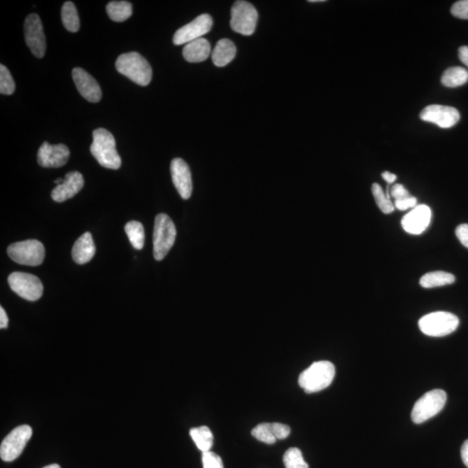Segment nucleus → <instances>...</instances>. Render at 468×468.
Returning a JSON list of instances; mask_svg holds the SVG:
<instances>
[{
	"label": "nucleus",
	"mask_w": 468,
	"mask_h": 468,
	"mask_svg": "<svg viewBox=\"0 0 468 468\" xmlns=\"http://www.w3.org/2000/svg\"><path fill=\"white\" fill-rule=\"evenodd\" d=\"M90 152L98 163L108 169H118L122 159L115 148V140L110 132L100 128L94 130Z\"/></svg>",
	"instance_id": "nucleus-1"
},
{
	"label": "nucleus",
	"mask_w": 468,
	"mask_h": 468,
	"mask_svg": "<svg viewBox=\"0 0 468 468\" xmlns=\"http://www.w3.org/2000/svg\"><path fill=\"white\" fill-rule=\"evenodd\" d=\"M335 374V366L331 362H315L300 374L299 386L306 393H315L331 385Z\"/></svg>",
	"instance_id": "nucleus-2"
},
{
	"label": "nucleus",
	"mask_w": 468,
	"mask_h": 468,
	"mask_svg": "<svg viewBox=\"0 0 468 468\" xmlns=\"http://www.w3.org/2000/svg\"><path fill=\"white\" fill-rule=\"evenodd\" d=\"M119 73L138 85L147 86L152 80V69L148 62L138 52L122 54L115 63Z\"/></svg>",
	"instance_id": "nucleus-3"
},
{
	"label": "nucleus",
	"mask_w": 468,
	"mask_h": 468,
	"mask_svg": "<svg viewBox=\"0 0 468 468\" xmlns=\"http://www.w3.org/2000/svg\"><path fill=\"white\" fill-rule=\"evenodd\" d=\"M459 324V318L455 314L447 311H437L423 315L418 325L420 332L425 335L441 337L455 332Z\"/></svg>",
	"instance_id": "nucleus-4"
},
{
	"label": "nucleus",
	"mask_w": 468,
	"mask_h": 468,
	"mask_svg": "<svg viewBox=\"0 0 468 468\" xmlns=\"http://www.w3.org/2000/svg\"><path fill=\"white\" fill-rule=\"evenodd\" d=\"M176 228L173 220L165 215L159 213L155 218L154 228V257L161 261L166 256L175 244Z\"/></svg>",
	"instance_id": "nucleus-5"
},
{
	"label": "nucleus",
	"mask_w": 468,
	"mask_h": 468,
	"mask_svg": "<svg viewBox=\"0 0 468 468\" xmlns=\"http://www.w3.org/2000/svg\"><path fill=\"white\" fill-rule=\"evenodd\" d=\"M447 394L442 390H434L423 395L413 405L411 419L413 423L427 422L444 409L447 402Z\"/></svg>",
	"instance_id": "nucleus-6"
},
{
	"label": "nucleus",
	"mask_w": 468,
	"mask_h": 468,
	"mask_svg": "<svg viewBox=\"0 0 468 468\" xmlns=\"http://www.w3.org/2000/svg\"><path fill=\"white\" fill-rule=\"evenodd\" d=\"M9 257L24 266L38 267L45 257V246L36 239L14 243L7 249Z\"/></svg>",
	"instance_id": "nucleus-7"
},
{
	"label": "nucleus",
	"mask_w": 468,
	"mask_h": 468,
	"mask_svg": "<svg viewBox=\"0 0 468 468\" xmlns=\"http://www.w3.org/2000/svg\"><path fill=\"white\" fill-rule=\"evenodd\" d=\"M257 19L259 14L251 3L239 0L232 7L230 25L237 34L253 35L255 31Z\"/></svg>",
	"instance_id": "nucleus-8"
},
{
	"label": "nucleus",
	"mask_w": 468,
	"mask_h": 468,
	"mask_svg": "<svg viewBox=\"0 0 468 468\" xmlns=\"http://www.w3.org/2000/svg\"><path fill=\"white\" fill-rule=\"evenodd\" d=\"M31 435L32 429L29 425L17 427L10 432L0 446V456L3 462H10L19 458Z\"/></svg>",
	"instance_id": "nucleus-9"
},
{
	"label": "nucleus",
	"mask_w": 468,
	"mask_h": 468,
	"mask_svg": "<svg viewBox=\"0 0 468 468\" xmlns=\"http://www.w3.org/2000/svg\"><path fill=\"white\" fill-rule=\"evenodd\" d=\"M10 289L25 300L37 301L43 295L42 282L35 275L25 273H13L9 276Z\"/></svg>",
	"instance_id": "nucleus-10"
},
{
	"label": "nucleus",
	"mask_w": 468,
	"mask_h": 468,
	"mask_svg": "<svg viewBox=\"0 0 468 468\" xmlns=\"http://www.w3.org/2000/svg\"><path fill=\"white\" fill-rule=\"evenodd\" d=\"M24 38L31 52L43 59L46 52V40L41 20L37 14H30L24 22Z\"/></svg>",
	"instance_id": "nucleus-11"
},
{
	"label": "nucleus",
	"mask_w": 468,
	"mask_h": 468,
	"mask_svg": "<svg viewBox=\"0 0 468 468\" xmlns=\"http://www.w3.org/2000/svg\"><path fill=\"white\" fill-rule=\"evenodd\" d=\"M213 27V19L209 14H202L190 22V24L177 30L173 35V43L176 45H187V43L208 34Z\"/></svg>",
	"instance_id": "nucleus-12"
},
{
	"label": "nucleus",
	"mask_w": 468,
	"mask_h": 468,
	"mask_svg": "<svg viewBox=\"0 0 468 468\" xmlns=\"http://www.w3.org/2000/svg\"><path fill=\"white\" fill-rule=\"evenodd\" d=\"M420 118L424 122L434 123L441 129H449L460 121V115L455 108L444 105H430L420 112Z\"/></svg>",
	"instance_id": "nucleus-13"
},
{
	"label": "nucleus",
	"mask_w": 468,
	"mask_h": 468,
	"mask_svg": "<svg viewBox=\"0 0 468 468\" xmlns=\"http://www.w3.org/2000/svg\"><path fill=\"white\" fill-rule=\"evenodd\" d=\"M70 155L66 145H50L45 141L39 148L38 162L43 168H60L66 164Z\"/></svg>",
	"instance_id": "nucleus-14"
},
{
	"label": "nucleus",
	"mask_w": 468,
	"mask_h": 468,
	"mask_svg": "<svg viewBox=\"0 0 468 468\" xmlns=\"http://www.w3.org/2000/svg\"><path fill=\"white\" fill-rule=\"evenodd\" d=\"M170 169H171L173 183L178 193L184 199H190L193 192V181L190 166L184 159L176 158L173 159Z\"/></svg>",
	"instance_id": "nucleus-15"
},
{
	"label": "nucleus",
	"mask_w": 468,
	"mask_h": 468,
	"mask_svg": "<svg viewBox=\"0 0 468 468\" xmlns=\"http://www.w3.org/2000/svg\"><path fill=\"white\" fill-rule=\"evenodd\" d=\"M432 212L427 205L416 206L402 220V226L408 234L418 235L423 234L430 226Z\"/></svg>",
	"instance_id": "nucleus-16"
},
{
	"label": "nucleus",
	"mask_w": 468,
	"mask_h": 468,
	"mask_svg": "<svg viewBox=\"0 0 468 468\" xmlns=\"http://www.w3.org/2000/svg\"><path fill=\"white\" fill-rule=\"evenodd\" d=\"M76 86L83 98L90 103H98L101 99V90L97 80L81 68L72 71Z\"/></svg>",
	"instance_id": "nucleus-17"
},
{
	"label": "nucleus",
	"mask_w": 468,
	"mask_h": 468,
	"mask_svg": "<svg viewBox=\"0 0 468 468\" xmlns=\"http://www.w3.org/2000/svg\"><path fill=\"white\" fill-rule=\"evenodd\" d=\"M85 185V180L81 173L72 171L68 173L64 178V181L54 188L52 192L53 201L57 202H64L67 199L74 197V196L82 190Z\"/></svg>",
	"instance_id": "nucleus-18"
},
{
	"label": "nucleus",
	"mask_w": 468,
	"mask_h": 468,
	"mask_svg": "<svg viewBox=\"0 0 468 468\" xmlns=\"http://www.w3.org/2000/svg\"><path fill=\"white\" fill-rule=\"evenodd\" d=\"M96 253L92 235L90 233L83 234L72 248V259L76 263L83 264L90 262Z\"/></svg>",
	"instance_id": "nucleus-19"
},
{
	"label": "nucleus",
	"mask_w": 468,
	"mask_h": 468,
	"mask_svg": "<svg viewBox=\"0 0 468 468\" xmlns=\"http://www.w3.org/2000/svg\"><path fill=\"white\" fill-rule=\"evenodd\" d=\"M183 57L190 63H201L208 59L211 45L206 38H198L187 43L183 48Z\"/></svg>",
	"instance_id": "nucleus-20"
},
{
	"label": "nucleus",
	"mask_w": 468,
	"mask_h": 468,
	"mask_svg": "<svg viewBox=\"0 0 468 468\" xmlns=\"http://www.w3.org/2000/svg\"><path fill=\"white\" fill-rule=\"evenodd\" d=\"M236 46L231 40L227 38L220 39L218 41L215 49L212 52L213 63L217 67L227 66L234 60L236 56Z\"/></svg>",
	"instance_id": "nucleus-21"
},
{
	"label": "nucleus",
	"mask_w": 468,
	"mask_h": 468,
	"mask_svg": "<svg viewBox=\"0 0 468 468\" xmlns=\"http://www.w3.org/2000/svg\"><path fill=\"white\" fill-rule=\"evenodd\" d=\"M455 277L447 271H437L423 275L420 279V285L423 288H440V286L453 284Z\"/></svg>",
	"instance_id": "nucleus-22"
},
{
	"label": "nucleus",
	"mask_w": 468,
	"mask_h": 468,
	"mask_svg": "<svg viewBox=\"0 0 468 468\" xmlns=\"http://www.w3.org/2000/svg\"><path fill=\"white\" fill-rule=\"evenodd\" d=\"M468 81V71L465 68L455 66L446 70L441 77V83L448 88H456L465 85Z\"/></svg>",
	"instance_id": "nucleus-23"
},
{
	"label": "nucleus",
	"mask_w": 468,
	"mask_h": 468,
	"mask_svg": "<svg viewBox=\"0 0 468 468\" xmlns=\"http://www.w3.org/2000/svg\"><path fill=\"white\" fill-rule=\"evenodd\" d=\"M108 17L115 22H123L132 15V3L128 1H111L107 5Z\"/></svg>",
	"instance_id": "nucleus-24"
},
{
	"label": "nucleus",
	"mask_w": 468,
	"mask_h": 468,
	"mask_svg": "<svg viewBox=\"0 0 468 468\" xmlns=\"http://www.w3.org/2000/svg\"><path fill=\"white\" fill-rule=\"evenodd\" d=\"M190 435L197 448L202 453L211 450L213 445V435L208 427H194L190 430Z\"/></svg>",
	"instance_id": "nucleus-25"
},
{
	"label": "nucleus",
	"mask_w": 468,
	"mask_h": 468,
	"mask_svg": "<svg viewBox=\"0 0 468 468\" xmlns=\"http://www.w3.org/2000/svg\"><path fill=\"white\" fill-rule=\"evenodd\" d=\"M62 22L69 31L77 32L80 29V20L78 10L73 3L67 1L62 7Z\"/></svg>",
	"instance_id": "nucleus-26"
},
{
	"label": "nucleus",
	"mask_w": 468,
	"mask_h": 468,
	"mask_svg": "<svg viewBox=\"0 0 468 468\" xmlns=\"http://www.w3.org/2000/svg\"><path fill=\"white\" fill-rule=\"evenodd\" d=\"M125 229L133 248L136 250L143 249L145 241L144 227L143 224L135 220L129 221V223L125 225Z\"/></svg>",
	"instance_id": "nucleus-27"
},
{
	"label": "nucleus",
	"mask_w": 468,
	"mask_h": 468,
	"mask_svg": "<svg viewBox=\"0 0 468 468\" xmlns=\"http://www.w3.org/2000/svg\"><path fill=\"white\" fill-rule=\"evenodd\" d=\"M372 194L376 205L378 206L379 209L385 215H389L395 210L394 203L388 197L387 194L384 193L382 187L379 184L374 183L371 187Z\"/></svg>",
	"instance_id": "nucleus-28"
},
{
	"label": "nucleus",
	"mask_w": 468,
	"mask_h": 468,
	"mask_svg": "<svg viewBox=\"0 0 468 468\" xmlns=\"http://www.w3.org/2000/svg\"><path fill=\"white\" fill-rule=\"evenodd\" d=\"M254 438L267 444H274L277 441L275 437L273 423H261L252 430Z\"/></svg>",
	"instance_id": "nucleus-29"
},
{
	"label": "nucleus",
	"mask_w": 468,
	"mask_h": 468,
	"mask_svg": "<svg viewBox=\"0 0 468 468\" xmlns=\"http://www.w3.org/2000/svg\"><path fill=\"white\" fill-rule=\"evenodd\" d=\"M285 468H309L299 448H289L284 455Z\"/></svg>",
	"instance_id": "nucleus-30"
},
{
	"label": "nucleus",
	"mask_w": 468,
	"mask_h": 468,
	"mask_svg": "<svg viewBox=\"0 0 468 468\" xmlns=\"http://www.w3.org/2000/svg\"><path fill=\"white\" fill-rule=\"evenodd\" d=\"M15 82L5 65H0V93L2 95H13L15 92Z\"/></svg>",
	"instance_id": "nucleus-31"
},
{
	"label": "nucleus",
	"mask_w": 468,
	"mask_h": 468,
	"mask_svg": "<svg viewBox=\"0 0 468 468\" xmlns=\"http://www.w3.org/2000/svg\"><path fill=\"white\" fill-rule=\"evenodd\" d=\"M202 463L204 468H224L222 460L211 451L202 453Z\"/></svg>",
	"instance_id": "nucleus-32"
},
{
	"label": "nucleus",
	"mask_w": 468,
	"mask_h": 468,
	"mask_svg": "<svg viewBox=\"0 0 468 468\" xmlns=\"http://www.w3.org/2000/svg\"><path fill=\"white\" fill-rule=\"evenodd\" d=\"M451 13L460 20H468V0H462L453 3Z\"/></svg>",
	"instance_id": "nucleus-33"
},
{
	"label": "nucleus",
	"mask_w": 468,
	"mask_h": 468,
	"mask_svg": "<svg viewBox=\"0 0 468 468\" xmlns=\"http://www.w3.org/2000/svg\"><path fill=\"white\" fill-rule=\"evenodd\" d=\"M395 208L400 210V211H405L409 208H415L417 205V199L413 196H409L408 198L399 199L395 201Z\"/></svg>",
	"instance_id": "nucleus-34"
},
{
	"label": "nucleus",
	"mask_w": 468,
	"mask_h": 468,
	"mask_svg": "<svg viewBox=\"0 0 468 468\" xmlns=\"http://www.w3.org/2000/svg\"><path fill=\"white\" fill-rule=\"evenodd\" d=\"M390 193L391 197L395 199V201H399V199L408 198L409 196H411V194L409 193V191L406 190L404 185L402 184H395L394 186L391 187Z\"/></svg>",
	"instance_id": "nucleus-35"
},
{
	"label": "nucleus",
	"mask_w": 468,
	"mask_h": 468,
	"mask_svg": "<svg viewBox=\"0 0 468 468\" xmlns=\"http://www.w3.org/2000/svg\"><path fill=\"white\" fill-rule=\"evenodd\" d=\"M274 430L277 440H284L291 434V429L285 424L274 423H273Z\"/></svg>",
	"instance_id": "nucleus-36"
},
{
	"label": "nucleus",
	"mask_w": 468,
	"mask_h": 468,
	"mask_svg": "<svg viewBox=\"0 0 468 468\" xmlns=\"http://www.w3.org/2000/svg\"><path fill=\"white\" fill-rule=\"evenodd\" d=\"M455 234L460 242L468 248V224H462L457 227Z\"/></svg>",
	"instance_id": "nucleus-37"
},
{
	"label": "nucleus",
	"mask_w": 468,
	"mask_h": 468,
	"mask_svg": "<svg viewBox=\"0 0 468 468\" xmlns=\"http://www.w3.org/2000/svg\"><path fill=\"white\" fill-rule=\"evenodd\" d=\"M459 57L462 63L468 68V46H462L459 49Z\"/></svg>",
	"instance_id": "nucleus-38"
},
{
	"label": "nucleus",
	"mask_w": 468,
	"mask_h": 468,
	"mask_svg": "<svg viewBox=\"0 0 468 468\" xmlns=\"http://www.w3.org/2000/svg\"><path fill=\"white\" fill-rule=\"evenodd\" d=\"M8 317L3 307H0V328L6 329L8 326Z\"/></svg>",
	"instance_id": "nucleus-39"
},
{
	"label": "nucleus",
	"mask_w": 468,
	"mask_h": 468,
	"mask_svg": "<svg viewBox=\"0 0 468 468\" xmlns=\"http://www.w3.org/2000/svg\"><path fill=\"white\" fill-rule=\"evenodd\" d=\"M460 453H462L463 463L465 464L466 467L468 468V440L464 442Z\"/></svg>",
	"instance_id": "nucleus-40"
},
{
	"label": "nucleus",
	"mask_w": 468,
	"mask_h": 468,
	"mask_svg": "<svg viewBox=\"0 0 468 468\" xmlns=\"http://www.w3.org/2000/svg\"><path fill=\"white\" fill-rule=\"evenodd\" d=\"M382 176L384 180H386L387 183L389 184L394 183L395 181L397 180V176L394 175V173H391L390 172H383L382 173Z\"/></svg>",
	"instance_id": "nucleus-41"
},
{
	"label": "nucleus",
	"mask_w": 468,
	"mask_h": 468,
	"mask_svg": "<svg viewBox=\"0 0 468 468\" xmlns=\"http://www.w3.org/2000/svg\"><path fill=\"white\" fill-rule=\"evenodd\" d=\"M43 468H61V467L57 465V464H52V465L46 466Z\"/></svg>",
	"instance_id": "nucleus-42"
},
{
	"label": "nucleus",
	"mask_w": 468,
	"mask_h": 468,
	"mask_svg": "<svg viewBox=\"0 0 468 468\" xmlns=\"http://www.w3.org/2000/svg\"><path fill=\"white\" fill-rule=\"evenodd\" d=\"M64 181V179H61V178H59V179H57V180H55V183L57 184V185H60V184L63 183Z\"/></svg>",
	"instance_id": "nucleus-43"
},
{
	"label": "nucleus",
	"mask_w": 468,
	"mask_h": 468,
	"mask_svg": "<svg viewBox=\"0 0 468 468\" xmlns=\"http://www.w3.org/2000/svg\"><path fill=\"white\" fill-rule=\"evenodd\" d=\"M311 3L325 2V0H310Z\"/></svg>",
	"instance_id": "nucleus-44"
}]
</instances>
